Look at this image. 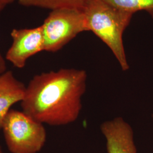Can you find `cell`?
<instances>
[{
    "label": "cell",
    "mask_w": 153,
    "mask_h": 153,
    "mask_svg": "<svg viewBox=\"0 0 153 153\" xmlns=\"http://www.w3.org/2000/svg\"><path fill=\"white\" fill-rule=\"evenodd\" d=\"M88 74L62 68L33 77L21 102L22 111L43 124L62 126L75 122L82 110Z\"/></svg>",
    "instance_id": "cell-1"
},
{
    "label": "cell",
    "mask_w": 153,
    "mask_h": 153,
    "mask_svg": "<svg viewBox=\"0 0 153 153\" xmlns=\"http://www.w3.org/2000/svg\"><path fill=\"white\" fill-rule=\"evenodd\" d=\"M88 30L107 45L123 71L129 69L123 36L131 21L133 14L121 10L104 0H85L81 8Z\"/></svg>",
    "instance_id": "cell-2"
},
{
    "label": "cell",
    "mask_w": 153,
    "mask_h": 153,
    "mask_svg": "<svg viewBox=\"0 0 153 153\" xmlns=\"http://www.w3.org/2000/svg\"><path fill=\"white\" fill-rule=\"evenodd\" d=\"M3 131L7 148L11 153H38L47 140L44 124L23 111L11 109L4 120Z\"/></svg>",
    "instance_id": "cell-3"
},
{
    "label": "cell",
    "mask_w": 153,
    "mask_h": 153,
    "mask_svg": "<svg viewBox=\"0 0 153 153\" xmlns=\"http://www.w3.org/2000/svg\"><path fill=\"white\" fill-rule=\"evenodd\" d=\"M42 26L44 51L56 52L78 34L88 31L81 9L60 8L52 10Z\"/></svg>",
    "instance_id": "cell-4"
},
{
    "label": "cell",
    "mask_w": 153,
    "mask_h": 153,
    "mask_svg": "<svg viewBox=\"0 0 153 153\" xmlns=\"http://www.w3.org/2000/svg\"><path fill=\"white\" fill-rule=\"evenodd\" d=\"M12 44L6 54V60L15 67L22 69L33 55L44 51L42 26L33 28L13 29Z\"/></svg>",
    "instance_id": "cell-5"
},
{
    "label": "cell",
    "mask_w": 153,
    "mask_h": 153,
    "mask_svg": "<svg viewBox=\"0 0 153 153\" xmlns=\"http://www.w3.org/2000/svg\"><path fill=\"white\" fill-rule=\"evenodd\" d=\"M108 153H137L134 131L123 117H116L101 124Z\"/></svg>",
    "instance_id": "cell-6"
},
{
    "label": "cell",
    "mask_w": 153,
    "mask_h": 153,
    "mask_svg": "<svg viewBox=\"0 0 153 153\" xmlns=\"http://www.w3.org/2000/svg\"><path fill=\"white\" fill-rule=\"evenodd\" d=\"M26 86L10 71L0 74V129L11 107L24 98Z\"/></svg>",
    "instance_id": "cell-7"
},
{
    "label": "cell",
    "mask_w": 153,
    "mask_h": 153,
    "mask_svg": "<svg viewBox=\"0 0 153 153\" xmlns=\"http://www.w3.org/2000/svg\"><path fill=\"white\" fill-rule=\"evenodd\" d=\"M85 0H18L21 5L36 7L51 10L60 8L81 9Z\"/></svg>",
    "instance_id": "cell-8"
},
{
    "label": "cell",
    "mask_w": 153,
    "mask_h": 153,
    "mask_svg": "<svg viewBox=\"0 0 153 153\" xmlns=\"http://www.w3.org/2000/svg\"><path fill=\"white\" fill-rule=\"evenodd\" d=\"M105 2L121 10L134 14L145 11L153 19V0H104Z\"/></svg>",
    "instance_id": "cell-9"
},
{
    "label": "cell",
    "mask_w": 153,
    "mask_h": 153,
    "mask_svg": "<svg viewBox=\"0 0 153 153\" xmlns=\"http://www.w3.org/2000/svg\"><path fill=\"white\" fill-rule=\"evenodd\" d=\"M5 7V6L0 5V14L1 11L4 9ZM7 70H6L5 60L0 52V74L4 73Z\"/></svg>",
    "instance_id": "cell-10"
},
{
    "label": "cell",
    "mask_w": 153,
    "mask_h": 153,
    "mask_svg": "<svg viewBox=\"0 0 153 153\" xmlns=\"http://www.w3.org/2000/svg\"><path fill=\"white\" fill-rule=\"evenodd\" d=\"M14 0H0V5L6 6L11 2H13Z\"/></svg>",
    "instance_id": "cell-11"
},
{
    "label": "cell",
    "mask_w": 153,
    "mask_h": 153,
    "mask_svg": "<svg viewBox=\"0 0 153 153\" xmlns=\"http://www.w3.org/2000/svg\"><path fill=\"white\" fill-rule=\"evenodd\" d=\"M0 153H4V152L2 150V148L1 147V146H0Z\"/></svg>",
    "instance_id": "cell-12"
},
{
    "label": "cell",
    "mask_w": 153,
    "mask_h": 153,
    "mask_svg": "<svg viewBox=\"0 0 153 153\" xmlns=\"http://www.w3.org/2000/svg\"><path fill=\"white\" fill-rule=\"evenodd\" d=\"M152 119H153V113H152Z\"/></svg>",
    "instance_id": "cell-13"
}]
</instances>
